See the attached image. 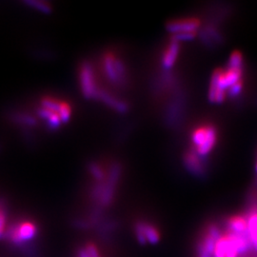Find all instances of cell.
I'll use <instances>...</instances> for the list:
<instances>
[{"label":"cell","mask_w":257,"mask_h":257,"mask_svg":"<svg viewBox=\"0 0 257 257\" xmlns=\"http://www.w3.org/2000/svg\"><path fill=\"white\" fill-rule=\"evenodd\" d=\"M217 141V129L211 124L200 125L193 129L191 134L193 151L205 158L211 153Z\"/></svg>","instance_id":"obj_1"},{"label":"cell","mask_w":257,"mask_h":257,"mask_svg":"<svg viewBox=\"0 0 257 257\" xmlns=\"http://www.w3.org/2000/svg\"><path fill=\"white\" fill-rule=\"evenodd\" d=\"M102 65L107 79L118 88L128 84V71L123 60L113 52H106L102 58Z\"/></svg>","instance_id":"obj_2"},{"label":"cell","mask_w":257,"mask_h":257,"mask_svg":"<svg viewBox=\"0 0 257 257\" xmlns=\"http://www.w3.org/2000/svg\"><path fill=\"white\" fill-rule=\"evenodd\" d=\"M81 92L87 99H97L100 89L97 87L92 65L84 62L79 70Z\"/></svg>","instance_id":"obj_3"},{"label":"cell","mask_w":257,"mask_h":257,"mask_svg":"<svg viewBox=\"0 0 257 257\" xmlns=\"http://www.w3.org/2000/svg\"><path fill=\"white\" fill-rule=\"evenodd\" d=\"M200 27V20L195 17L180 18L170 21L167 24V30L173 35L185 32H197Z\"/></svg>","instance_id":"obj_4"},{"label":"cell","mask_w":257,"mask_h":257,"mask_svg":"<svg viewBox=\"0 0 257 257\" xmlns=\"http://www.w3.org/2000/svg\"><path fill=\"white\" fill-rule=\"evenodd\" d=\"M184 165L193 176L204 177L206 175L205 159L195 154L193 150L185 154Z\"/></svg>","instance_id":"obj_5"},{"label":"cell","mask_w":257,"mask_h":257,"mask_svg":"<svg viewBox=\"0 0 257 257\" xmlns=\"http://www.w3.org/2000/svg\"><path fill=\"white\" fill-rule=\"evenodd\" d=\"M180 51V43L176 39L172 38L168 46L164 50L161 56V66L164 70H170L177 62V57Z\"/></svg>","instance_id":"obj_6"},{"label":"cell","mask_w":257,"mask_h":257,"mask_svg":"<svg viewBox=\"0 0 257 257\" xmlns=\"http://www.w3.org/2000/svg\"><path fill=\"white\" fill-rule=\"evenodd\" d=\"M97 99L102 101L117 113H126L128 111V105L124 100L114 97L113 95L107 93L106 91L100 90Z\"/></svg>","instance_id":"obj_7"},{"label":"cell","mask_w":257,"mask_h":257,"mask_svg":"<svg viewBox=\"0 0 257 257\" xmlns=\"http://www.w3.org/2000/svg\"><path fill=\"white\" fill-rule=\"evenodd\" d=\"M200 38L206 46L214 47L222 43L223 36L221 32L213 25H208L200 32Z\"/></svg>","instance_id":"obj_8"},{"label":"cell","mask_w":257,"mask_h":257,"mask_svg":"<svg viewBox=\"0 0 257 257\" xmlns=\"http://www.w3.org/2000/svg\"><path fill=\"white\" fill-rule=\"evenodd\" d=\"M246 219L250 240L252 243V246L257 251V207L253 208Z\"/></svg>","instance_id":"obj_9"},{"label":"cell","mask_w":257,"mask_h":257,"mask_svg":"<svg viewBox=\"0 0 257 257\" xmlns=\"http://www.w3.org/2000/svg\"><path fill=\"white\" fill-rule=\"evenodd\" d=\"M228 229L230 230V232L238 234L244 233L248 230L246 217L237 215L230 218L228 221Z\"/></svg>","instance_id":"obj_10"},{"label":"cell","mask_w":257,"mask_h":257,"mask_svg":"<svg viewBox=\"0 0 257 257\" xmlns=\"http://www.w3.org/2000/svg\"><path fill=\"white\" fill-rule=\"evenodd\" d=\"M38 115L47 120L48 122V126L51 128H57L60 127L61 125V120H60V117L58 115L57 113H53V112H51L49 110H46L44 108H40L39 111H38Z\"/></svg>","instance_id":"obj_11"},{"label":"cell","mask_w":257,"mask_h":257,"mask_svg":"<svg viewBox=\"0 0 257 257\" xmlns=\"http://www.w3.org/2000/svg\"><path fill=\"white\" fill-rule=\"evenodd\" d=\"M144 233L146 240L153 245L157 244L160 240V234L157 229L152 224L144 221Z\"/></svg>","instance_id":"obj_12"},{"label":"cell","mask_w":257,"mask_h":257,"mask_svg":"<svg viewBox=\"0 0 257 257\" xmlns=\"http://www.w3.org/2000/svg\"><path fill=\"white\" fill-rule=\"evenodd\" d=\"M228 237L221 236V238L216 242L215 247H214V252H213V257H226L227 255V250H228Z\"/></svg>","instance_id":"obj_13"},{"label":"cell","mask_w":257,"mask_h":257,"mask_svg":"<svg viewBox=\"0 0 257 257\" xmlns=\"http://www.w3.org/2000/svg\"><path fill=\"white\" fill-rule=\"evenodd\" d=\"M60 105H61L60 101L53 99L51 97H45L41 101V108H44V109L49 110L51 112H53V113L58 112Z\"/></svg>","instance_id":"obj_14"},{"label":"cell","mask_w":257,"mask_h":257,"mask_svg":"<svg viewBox=\"0 0 257 257\" xmlns=\"http://www.w3.org/2000/svg\"><path fill=\"white\" fill-rule=\"evenodd\" d=\"M228 66L232 68H244V58L240 51H233L230 55Z\"/></svg>","instance_id":"obj_15"},{"label":"cell","mask_w":257,"mask_h":257,"mask_svg":"<svg viewBox=\"0 0 257 257\" xmlns=\"http://www.w3.org/2000/svg\"><path fill=\"white\" fill-rule=\"evenodd\" d=\"M89 171L91 175L94 177V178L97 180V182H101L104 180L105 177V173L103 169L97 164V163H91L89 165Z\"/></svg>","instance_id":"obj_16"},{"label":"cell","mask_w":257,"mask_h":257,"mask_svg":"<svg viewBox=\"0 0 257 257\" xmlns=\"http://www.w3.org/2000/svg\"><path fill=\"white\" fill-rule=\"evenodd\" d=\"M58 115L60 117V120L61 122L63 123H67L70 118H71V115H72V109H71V106L66 103V102H61V105H60V108L58 110Z\"/></svg>","instance_id":"obj_17"},{"label":"cell","mask_w":257,"mask_h":257,"mask_svg":"<svg viewBox=\"0 0 257 257\" xmlns=\"http://www.w3.org/2000/svg\"><path fill=\"white\" fill-rule=\"evenodd\" d=\"M26 4H28L32 8H34L44 14H50L51 12V7L47 2H44V1H28L26 2Z\"/></svg>","instance_id":"obj_18"},{"label":"cell","mask_w":257,"mask_h":257,"mask_svg":"<svg viewBox=\"0 0 257 257\" xmlns=\"http://www.w3.org/2000/svg\"><path fill=\"white\" fill-rule=\"evenodd\" d=\"M135 235L137 238V241L141 245H145L147 243L144 233V221H137L134 226Z\"/></svg>","instance_id":"obj_19"},{"label":"cell","mask_w":257,"mask_h":257,"mask_svg":"<svg viewBox=\"0 0 257 257\" xmlns=\"http://www.w3.org/2000/svg\"><path fill=\"white\" fill-rule=\"evenodd\" d=\"M6 224H7V213L6 210L0 209V238L4 236L5 231H6Z\"/></svg>","instance_id":"obj_20"},{"label":"cell","mask_w":257,"mask_h":257,"mask_svg":"<svg viewBox=\"0 0 257 257\" xmlns=\"http://www.w3.org/2000/svg\"><path fill=\"white\" fill-rule=\"evenodd\" d=\"M85 250L88 254L89 257H100L99 252L97 250V246L94 243H88L86 244Z\"/></svg>","instance_id":"obj_21"},{"label":"cell","mask_w":257,"mask_h":257,"mask_svg":"<svg viewBox=\"0 0 257 257\" xmlns=\"http://www.w3.org/2000/svg\"><path fill=\"white\" fill-rule=\"evenodd\" d=\"M77 257H89V256L84 248H80L77 251Z\"/></svg>","instance_id":"obj_22"},{"label":"cell","mask_w":257,"mask_h":257,"mask_svg":"<svg viewBox=\"0 0 257 257\" xmlns=\"http://www.w3.org/2000/svg\"></svg>","instance_id":"obj_23"}]
</instances>
